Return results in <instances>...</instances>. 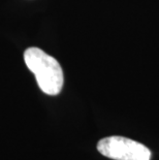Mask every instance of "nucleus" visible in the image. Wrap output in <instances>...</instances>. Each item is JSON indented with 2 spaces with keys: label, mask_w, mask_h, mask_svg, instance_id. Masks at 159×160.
<instances>
[{
  "label": "nucleus",
  "mask_w": 159,
  "mask_h": 160,
  "mask_svg": "<svg viewBox=\"0 0 159 160\" xmlns=\"http://www.w3.org/2000/svg\"><path fill=\"white\" fill-rule=\"evenodd\" d=\"M24 60L43 93L57 95L61 92L64 82L63 70L55 58L38 48H29L24 53Z\"/></svg>",
  "instance_id": "f257e3e1"
},
{
  "label": "nucleus",
  "mask_w": 159,
  "mask_h": 160,
  "mask_svg": "<svg viewBox=\"0 0 159 160\" xmlns=\"http://www.w3.org/2000/svg\"><path fill=\"white\" fill-rule=\"evenodd\" d=\"M100 154L113 160H150L151 151L146 146L124 137H109L97 144Z\"/></svg>",
  "instance_id": "f03ea898"
}]
</instances>
